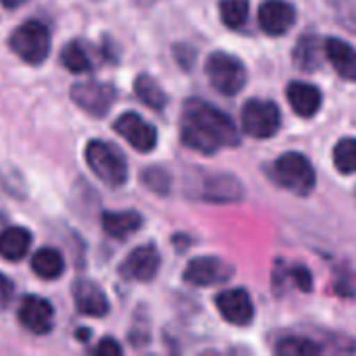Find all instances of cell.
Returning a JSON list of instances; mask_svg holds the SVG:
<instances>
[{
	"mask_svg": "<svg viewBox=\"0 0 356 356\" xmlns=\"http://www.w3.org/2000/svg\"><path fill=\"white\" fill-rule=\"evenodd\" d=\"M325 54L340 77L356 81V50L344 40L330 38L325 42Z\"/></svg>",
	"mask_w": 356,
	"mask_h": 356,
	"instance_id": "16",
	"label": "cell"
},
{
	"mask_svg": "<svg viewBox=\"0 0 356 356\" xmlns=\"http://www.w3.org/2000/svg\"><path fill=\"white\" fill-rule=\"evenodd\" d=\"M13 294H15V288H13V282L0 273V311H6L8 305L13 302Z\"/></svg>",
	"mask_w": 356,
	"mask_h": 356,
	"instance_id": "28",
	"label": "cell"
},
{
	"mask_svg": "<svg viewBox=\"0 0 356 356\" xmlns=\"http://www.w3.org/2000/svg\"><path fill=\"white\" fill-rule=\"evenodd\" d=\"M242 196V186L232 175H213L204 186V198L209 200H236Z\"/></svg>",
	"mask_w": 356,
	"mask_h": 356,
	"instance_id": "21",
	"label": "cell"
},
{
	"mask_svg": "<svg viewBox=\"0 0 356 356\" xmlns=\"http://www.w3.org/2000/svg\"><path fill=\"white\" fill-rule=\"evenodd\" d=\"M321 346L307 338H286L275 346L280 356H317L321 355Z\"/></svg>",
	"mask_w": 356,
	"mask_h": 356,
	"instance_id": "24",
	"label": "cell"
},
{
	"mask_svg": "<svg viewBox=\"0 0 356 356\" xmlns=\"http://www.w3.org/2000/svg\"><path fill=\"white\" fill-rule=\"evenodd\" d=\"M221 19L227 27L238 29L248 19V0H221Z\"/></svg>",
	"mask_w": 356,
	"mask_h": 356,
	"instance_id": "25",
	"label": "cell"
},
{
	"mask_svg": "<svg viewBox=\"0 0 356 356\" xmlns=\"http://www.w3.org/2000/svg\"><path fill=\"white\" fill-rule=\"evenodd\" d=\"M86 163L92 169V173L111 188H119L127 181V163L123 154L102 140L88 142Z\"/></svg>",
	"mask_w": 356,
	"mask_h": 356,
	"instance_id": "2",
	"label": "cell"
},
{
	"mask_svg": "<svg viewBox=\"0 0 356 356\" xmlns=\"http://www.w3.org/2000/svg\"><path fill=\"white\" fill-rule=\"evenodd\" d=\"M323 48L319 38L315 35H302L296 50H294V60L296 65L302 69V71H315L319 65H321V54H323Z\"/></svg>",
	"mask_w": 356,
	"mask_h": 356,
	"instance_id": "20",
	"label": "cell"
},
{
	"mask_svg": "<svg viewBox=\"0 0 356 356\" xmlns=\"http://www.w3.org/2000/svg\"><path fill=\"white\" fill-rule=\"evenodd\" d=\"M31 269L40 280H58L65 271V261L58 250L42 248L31 257Z\"/></svg>",
	"mask_w": 356,
	"mask_h": 356,
	"instance_id": "19",
	"label": "cell"
},
{
	"mask_svg": "<svg viewBox=\"0 0 356 356\" xmlns=\"http://www.w3.org/2000/svg\"><path fill=\"white\" fill-rule=\"evenodd\" d=\"M292 277H294V282L298 284V288H300L302 292H309V290H311L313 282H311V273H309L307 269L296 267V269L292 271Z\"/></svg>",
	"mask_w": 356,
	"mask_h": 356,
	"instance_id": "30",
	"label": "cell"
},
{
	"mask_svg": "<svg viewBox=\"0 0 356 356\" xmlns=\"http://www.w3.org/2000/svg\"><path fill=\"white\" fill-rule=\"evenodd\" d=\"M71 98L88 115L102 117L115 100V88L102 81H81L71 88Z\"/></svg>",
	"mask_w": 356,
	"mask_h": 356,
	"instance_id": "7",
	"label": "cell"
},
{
	"mask_svg": "<svg viewBox=\"0 0 356 356\" xmlns=\"http://www.w3.org/2000/svg\"><path fill=\"white\" fill-rule=\"evenodd\" d=\"M115 131L140 152H150L156 146V129L136 113H125L115 121Z\"/></svg>",
	"mask_w": 356,
	"mask_h": 356,
	"instance_id": "8",
	"label": "cell"
},
{
	"mask_svg": "<svg viewBox=\"0 0 356 356\" xmlns=\"http://www.w3.org/2000/svg\"><path fill=\"white\" fill-rule=\"evenodd\" d=\"M23 2H27V0H0V4H2L4 8H17V6H21Z\"/></svg>",
	"mask_w": 356,
	"mask_h": 356,
	"instance_id": "31",
	"label": "cell"
},
{
	"mask_svg": "<svg viewBox=\"0 0 356 356\" xmlns=\"http://www.w3.org/2000/svg\"><path fill=\"white\" fill-rule=\"evenodd\" d=\"M144 184L152 190V192H161L165 194L169 190V177L165 171L161 169H148L144 171Z\"/></svg>",
	"mask_w": 356,
	"mask_h": 356,
	"instance_id": "27",
	"label": "cell"
},
{
	"mask_svg": "<svg viewBox=\"0 0 356 356\" xmlns=\"http://www.w3.org/2000/svg\"><path fill=\"white\" fill-rule=\"evenodd\" d=\"M334 165L342 173H356V140L355 138H344L336 144L334 148Z\"/></svg>",
	"mask_w": 356,
	"mask_h": 356,
	"instance_id": "26",
	"label": "cell"
},
{
	"mask_svg": "<svg viewBox=\"0 0 356 356\" xmlns=\"http://www.w3.org/2000/svg\"><path fill=\"white\" fill-rule=\"evenodd\" d=\"M31 244V234L23 227H8L0 234V257L6 261H21Z\"/></svg>",
	"mask_w": 356,
	"mask_h": 356,
	"instance_id": "18",
	"label": "cell"
},
{
	"mask_svg": "<svg viewBox=\"0 0 356 356\" xmlns=\"http://www.w3.org/2000/svg\"><path fill=\"white\" fill-rule=\"evenodd\" d=\"M134 90H136V96L150 108L154 111H161L165 108L167 104V94L163 92V88L150 77V75H138L136 77V83H134Z\"/></svg>",
	"mask_w": 356,
	"mask_h": 356,
	"instance_id": "22",
	"label": "cell"
},
{
	"mask_svg": "<svg viewBox=\"0 0 356 356\" xmlns=\"http://www.w3.org/2000/svg\"><path fill=\"white\" fill-rule=\"evenodd\" d=\"M271 177L275 184L296 194H309L315 186V169L311 161L298 152L280 156L271 167Z\"/></svg>",
	"mask_w": 356,
	"mask_h": 356,
	"instance_id": "3",
	"label": "cell"
},
{
	"mask_svg": "<svg viewBox=\"0 0 356 356\" xmlns=\"http://www.w3.org/2000/svg\"><path fill=\"white\" fill-rule=\"evenodd\" d=\"M161 267V254L154 246H140L121 263V275L134 282H150Z\"/></svg>",
	"mask_w": 356,
	"mask_h": 356,
	"instance_id": "11",
	"label": "cell"
},
{
	"mask_svg": "<svg viewBox=\"0 0 356 356\" xmlns=\"http://www.w3.org/2000/svg\"><path fill=\"white\" fill-rule=\"evenodd\" d=\"M296 21V10L286 0H265L259 8V23L265 33L282 35Z\"/></svg>",
	"mask_w": 356,
	"mask_h": 356,
	"instance_id": "13",
	"label": "cell"
},
{
	"mask_svg": "<svg viewBox=\"0 0 356 356\" xmlns=\"http://www.w3.org/2000/svg\"><path fill=\"white\" fill-rule=\"evenodd\" d=\"M73 300L81 315L104 317L108 313V298L104 296L100 286L90 280H77L73 284Z\"/></svg>",
	"mask_w": 356,
	"mask_h": 356,
	"instance_id": "14",
	"label": "cell"
},
{
	"mask_svg": "<svg viewBox=\"0 0 356 356\" xmlns=\"http://www.w3.org/2000/svg\"><path fill=\"white\" fill-rule=\"evenodd\" d=\"M282 115L271 100H248L242 111V127L248 136L265 140L277 134Z\"/></svg>",
	"mask_w": 356,
	"mask_h": 356,
	"instance_id": "6",
	"label": "cell"
},
{
	"mask_svg": "<svg viewBox=\"0 0 356 356\" xmlns=\"http://www.w3.org/2000/svg\"><path fill=\"white\" fill-rule=\"evenodd\" d=\"M234 269L215 257H200L190 261V265L186 267L184 280L192 286H217L223 284L232 277Z\"/></svg>",
	"mask_w": 356,
	"mask_h": 356,
	"instance_id": "9",
	"label": "cell"
},
{
	"mask_svg": "<svg viewBox=\"0 0 356 356\" xmlns=\"http://www.w3.org/2000/svg\"><path fill=\"white\" fill-rule=\"evenodd\" d=\"M60 63L71 71V73H88L92 69L90 54L81 42H69L63 52H60Z\"/></svg>",
	"mask_w": 356,
	"mask_h": 356,
	"instance_id": "23",
	"label": "cell"
},
{
	"mask_svg": "<svg viewBox=\"0 0 356 356\" xmlns=\"http://www.w3.org/2000/svg\"><path fill=\"white\" fill-rule=\"evenodd\" d=\"M8 46L21 60L40 65L50 54V33L40 21H25L10 33Z\"/></svg>",
	"mask_w": 356,
	"mask_h": 356,
	"instance_id": "4",
	"label": "cell"
},
{
	"mask_svg": "<svg viewBox=\"0 0 356 356\" xmlns=\"http://www.w3.org/2000/svg\"><path fill=\"white\" fill-rule=\"evenodd\" d=\"M102 227L108 236L123 240L131 234H136L142 227V217L136 211H121V213H104L102 215Z\"/></svg>",
	"mask_w": 356,
	"mask_h": 356,
	"instance_id": "17",
	"label": "cell"
},
{
	"mask_svg": "<svg viewBox=\"0 0 356 356\" xmlns=\"http://www.w3.org/2000/svg\"><path fill=\"white\" fill-rule=\"evenodd\" d=\"M217 309L221 317L232 323V325H248L254 317V307L246 290L236 288V290H225L217 298Z\"/></svg>",
	"mask_w": 356,
	"mask_h": 356,
	"instance_id": "12",
	"label": "cell"
},
{
	"mask_svg": "<svg viewBox=\"0 0 356 356\" xmlns=\"http://www.w3.org/2000/svg\"><path fill=\"white\" fill-rule=\"evenodd\" d=\"M19 321L31 334H48L54 321V309L40 296H25L19 305Z\"/></svg>",
	"mask_w": 356,
	"mask_h": 356,
	"instance_id": "10",
	"label": "cell"
},
{
	"mask_svg": "<svg viewBox=\"0 0 356 356\" xmlns=\"http://www.w3.org/2000/svg\"><path fill=\"white\" fill-rule=\"evenodd\" d=\"M288 102L294 108L296 115L300 117H313L319 113L323 96L317 90V86L313 83H305V81H292L288 86Z\"/></svg>",
	"mask_w": 356,
	"mask_h": 356,
	"instance_id": "15",
	"label": "cell"
},
{
	"mask_svg": "<svg viewBox=\"0 0 356 356\" xmlns=\"http://www.w3.org/2000/svg\"><path fill=\"white\" fill-rule=\"evenodd\" d=\"M123 353L121 346L113 340V338H104L96 348H94V355L98 356H119Z\"/></svg>",
	"mask_w": 356,
	"mask_h": 356,
	"instance_id": "29",
	"label": "cell"
},
{
	"mask_svg": "<svg viewBox=\"0 0 356 356\" xmlns=\"http://www.w3.org/2000/svg\"><path fill=\"white\" fill-rule=\"evenodd\" d=\"M207 75L215 90L225 96H236L246 83V69L242 60L227 52H215L207 60Z\"/></svg>",
	"mask_w": 356,
	"mask_h": 356,
	"instance_id": "5",
	"label": "cell"
},
{
	"mask_svg": "<svg viewBox=\"0 0 356 356\" xmlns=\"http://www.w3.org/2000/svg\"><path fill=\"white\" fill-rule=\"evenodd\" d=\"M181 140L186 146L211 154L219 148L238 146L240 134L229 115L204 100L192 98L184 106Z\"/></svg>",
	"mask_w": 356,
	"mask_h": 356,
	"instance_id": "1",
	"label": "cell"
}]
</instances>
